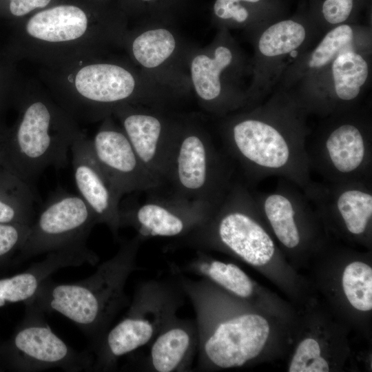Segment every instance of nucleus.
Listing matches in <instances>:
<instances>
[{
    "label": "nucleus",
    "instance_id": "nucleus-31",
    "mask_svg": "<svg viewBox=\"0 0 372 372\" xmlns=\"http://www.w3.org/2000/svg\"><path fill=\"white\" fill-rule=\"evenodd\" d=\"M260 0H216L214 5V12L215 15L221 19L225 12L231 6L240 4L241 1L251 3L258 2Z\"/></svg>",
    "mask_w": 372,
    "mask_h": 372
},
{
    "label": "nucleus",
    "instance_id": "nucleus-18",
    "mask_svg": "<svg viewBox=\"0 0 372 372\" xmlns=\"http://www.w3.org/2000/svg\"><path fill=\"white\" fill-rule=\"evenodd\" d=\"M45 258L12 276L0 278V308L25 304L36 294L42 282L57 271L84 264L95 265L98 255L87 244L73 246L46 254Z\"/></svg>",
    "mask_w": 372,
    "mask_h": 372
},
{
    "label": "nucleus",
    "instance_id": "nucleus-19",
    "mask_svg": "<svg viewBox=\"0 0 372 372\" xmlns=\"http://www.w3.org/2000/svg\"><path fill=\"white\" fill-rule=\"evenodd\" d=\"M230 48L219 44L206 48H191L187 70L191 91L200 107L207 112L221 114L231 108L223 96L222 74L231 65Z\"/></svg>",
    "mask_w": 372,
    "mask_h": 372
},
{
    "label": "nucleus",
    "instance_id": "nucleus-9",
    "mask_svg": "<svg viewBox=\"0 0 372 372\" xmlns=\"http://www.w3.org/2000/svg\"><path fill=\"white\" fill-rule=\"evenodd\" d=\"M97 218L79 196L59 190L41 207L30 226L20 263L41 254L87 244Z\"/></svg>",
    "mask_w": 372,
    "mask_h": 372
},
{
    "label": "nucleus",
    "instance_id": "nucleus-27",
    "mask_svg": "<svg viewBox=\"0 0 372 372\" xmlns=\"http://www.w3.org/2000/svg\"><path fill=\"white\" fill-rule=\"evenodd\" d=\"M30 225L0 223V273L20 265Z\"/></svg>",
    "mask_w": 372,
    "mask_h": 372
},
{
    "label": "nucleus",
    "instance_id": "nucleus-28",
    "mask_svg": "<svg viewBox=\"0 0 372 372\" xmlns=\"http://www.w3.org/2000/svg\"><path fill=\"white\" fill-rule=\"evenodd\" d=\"M353 39L352 28L348 25H340L324 37L313 52L309 61L311 68H320L327 65L339 54L351 50Z\"/></svg>",
    "mask_w": 372,
    "mask_h": 372
},
{
    "label": "nucleus",
    "instance_id": "nucleus-26",
    "mask_svg": "<svg viewBox=\"0 0 372 372\" xmlns=\"http://www.w3.org/2000/svg\"><path fill=\"white\" fill-rule=\"evenodd\" d=\"M342 287L351 304L360 311L372 309V269L364 262L348 265L342 275Z\"/></svg>",
    "mask_w": 372,
    "mask_h": 372
},
{
    "label": "nucleus",
    "instance_id": "nucleus-5",
    "mask_svg": "<svg viewBox=\"0 0 372 372\" xmlns=\"http://www.w3.org/2000/svg\"><path fill=\"white\" fill-rule=\"evenodd\" d=\"M72 125L43 101L28 104L16 128L0 137L2 166L34 187L49 167H65L79 136Z\"/></svg>",
    "mask_w": 372,
    "mask_h": 372
},
{
    "label": "nucleus",
    "instance_id": "nucleus-7",
    "mask_svg": "<svg viewBox=\"0 0 372 372\" xmlns=\"http://www.w3.org/2000/svg\"><path fill=\"white\" fill-rule=\"evenodd\" d=\"M184 296L176 280L152 279L139 283L124 316L92 351V371H114L121 358L148 346L176 316Z\"/></svg>",
    "mask_w": 372,
    "mask_h": 372
},
{
    "label": "nucleus",
    "instance_id": "nucleus-25",
    "mask_svg": "<svg viewBox=\"0 0 372 372\" xmlns=\"http://www.w3.org/2000/svg\"><path fill=\"white\" fill-rule=\"evenodd\" d=\"M304 28L292 20H285L268 28L261 35L258 48L266 56L282 55L298 48L305 39Z\"/></svg>",
    "mask_w": 372,
    "mask_h": 372
},
{
    "label": "nucleus",
    "instance_id": "nucleus-2",
    "mask_svg": "<svg viewBox=\"0 0 372 372\" xmlns=\"http://www.w3.org/2000/svg\"><path fill=\"white\" fill-rule=\"evenodd\" d=\"M223 139V149L238 165L249 187L278 176L302 190L312 180L305 134L299 123L238 116L225 124Z\"/></svg>",
    "mask_w": 372,
    "mask_h": 372
},
{
    "label": "nucleus",
    "instance_id": "nucleus-29",
    "mask_svg": "<svg viewBox=\"0 0 372 372\" xmlns=\"http://www.w3.org/2000/svg\"><path fill=\"white\" fill-rule=\"evenodd\" d=\"M352 8L353 0H325L322 13L327 22L338 24L348 19Z\"/></svg>",
    "mask_w": 372,
    "mask_h": 372
},
{
    "label": "nucleus",
    "instance_id": "nucleus-32",
    "mask_svg": "<svg viewBox=\"0 0 372 372\" xmlns=\"http://www.w3.org/2000/svg\"><path fill=\"white\" fill-rule=\"evenodd\" d=\"M142 1H144V2H151V1H153L154 0H141Z\"/></svg>",
    "mask_w": 372,
    "mask_h": 372
},
{
    "label": "nucleus",
    "instance_id": "nucleus-1",
    "mask_svg": "<svg viewBox=\"0 0 372 372\" xmlns=\"http://www.w3.org/2000/svg\"><path fill=\"white\" fill-rule=\"evenodd\" d=\"M143 241L137 234L121 240L116 253L84 280L59 283L48 278L28 302L45 314L56 312L73 322L89 340L92 352L128 303L125 285L138 269L136 258Z\"/></svg>",
    "mask_w": 372,
    "mask_h": 372
},
{
    "label": "nucleus",
    "instance_id": "nucleus-33",
    "mask_svg": "<svg viewBox=\"0 0 372 372\" xmlns=\"http://www.w3.org/2000/svg\"><path fill=\"white\" fill-rule=\"evenodd\" d=\"M1 161H0V165H1Z\"/></svg>",
    "mask_w": 372,
    "mask_h": 372
},
{
    "label": "nucleus",
    "instance_id": "nucleus-24",
    "mask_svg": "<svg viewBox=\"0 0 372 372\" xmlns=\"http://www.w3.org/2000/svg\"><path fill=\"white\" fill-rule=\"evenodd\" d=\"M335 92L342 101L354 100L360 94L369 74L364 58L351 50L339 54L332 64Z\"/></svg>",
    "mask_w": 372,
    "mask_h": 372
},
{
    "label": "nucleus",
    "instance_id": "nucleus-13",
    "mask_svg": "<svg viewBox=\"0 0 372 372\" xmlns=\"http://www.w3.org/2000/svg\"><path fill=\"white\" fill-rule=\"evenodd\" d=\"M190 48L175 30L159 25L141 30L130 44L142 72L180 98L191 91L187 70Z\"/></svg>",
    "mask_w": 372,
    "mask_h": 372
},
{
    "label": "nucleus",
    "instance_id": "nucleus-21",
    "mask_svg": "<svg viewBox=\"0 0 372 372\" xmlns=\"http://www.w3.org/2000/svg\"><path fill=\"white\" fill-rule=\"evenodd\" d=\"M87 18L79 8L61 5L41 11L28 21L26 30L32 37L48 42L77 39L86 31Z\"/></svg>",
    "mask_w": 372,
    "mask_h": 372
},
{
    "label": "nucleus",
    "instance_id": "nucleus-4",
    "mask_svg": "<svg viewBox=\"0 0 372 372\" xmlns=\"http://www.w3.org/2000/svg\"><path fill=\"white\" fill-rule=\"evenodd\" d=\"M234 163L196 120L180 116L165 185L171 194L198 201L214 210L235 180Z\"/></svg>",
    "mask_w": 372,
    "mask_h": 372
},
{
    "label": "nucleus",
    "instance_id": "nucleus-23",
    "mask_svg": "<svg viewBox=\"0 0 372 372\" xmlns=\"http://www.w3.org/2000/svg\"><path fill=\"white\" fill-rule=\"evenodd\" d=\"M34 188L0 165V223L31 225L35 216Z\"/></svg>",
    "mask_w": 372,
    "mask_h": 372
},
{
    "label": "nucleus",
    "instance_id": "nucleus-15",
    "mask_svg": "<svg viewBox=\"0 0 372 372\" xmlns=\"http://www.w3.org/2000/svg\"><path fill=\"white\" fill-rule=\"evenodd\" d=\"M321 214L338 218L347 232L364 234L372 218V182L311 181L302 189Z\"/></svg>",
    "mask_w": 372,
    "mask_h": 372
},
{
    "label": "nucleus",
    "instance_id": "nucleus-16",
    "mask_svg": "<svg viewBox=\"0 0 372 372\" xmlns=\"http://www.w3.org/2000/svg\"><path fill=\"white\" fill-rule=\"evenodd\" d=\"M74 183L79 195L94 213L98 223L105 224L118 238L121 196L96 161L91 142L81 134L71 147Z\"/></svg>",
    "mask_w": 372,
    "mask_h": 372
},
{
    "label": "nucleus",
    "instance_id": "nucleus-22",
    "mask_svg": "<svg viewBox=\"0 0 372 372\" xmlns=\"http://www.w3.org/2000/svg\"><path fill=\"white\" fill-rule=\"evenodd\" d=\"M172 269L197 276L242 298H249L254 292L252 281L241 269L212 258L203 251H196L181 267L174 265Z\"/></svg>",
    "mask_w": 372,
    "mask_h": 372
},
{
    "label": "nucleus",
    "instance_id": "nucleus-10",
    "mask_svg": "<svg viewBox=\"0 0 372 372\" xmlns=\"http://www.w3.org/2000/svg\"><path fill=\"white\" fill-rule=\"evenodd\" d=\"M306 149L311 171L315 170L323 180L372 182L371 138L359 124H335Z\"/></svg>",
    "mask_w": 372,
    "mask_h": 372
},
{
    "label": "nucleus",
    "instance_id": "nucleus-6",
    "mask_svg": "<svg viewBox=\"0 0 372 372\" xmlns=\"http://www.w3.org/2000/svg\"><path fill=\"white\" fill-rule=\"evenodd\" d=\"M173 271L176 273V280L190 300L196 314L197 369L204 371L241 366L258 355L264 347L260 344L262 325L257 314L242 313L223 318L200 279L193 280Z\"/></svg>",
    "mask_w": 372,
    "mask_h": 372
},
{
    "label": "nucleus",
    "instance_id": "nucleus-11",
    "mask_svg": "<svg viewBox=\"0 0 372 372\" xmlns=\"http://www.w3.org/2000/svg\"><path fill=\"white\" fill-rule=\"evenodd\" d=\"M141 204L120 205L121 228L129 227L143 240L150 238H178L201 224L213 211L208 205L176 196L157 194Z\"/></svg>",
    "mask_w": 372,
    "mask_h": 372
},
{
    "label": "nucleus",
    "instance_id": "nucleus-3",
    "mask_svg": "<svg viewBox=\"0 0 372 372\" xmlns=\"http://www.w3.org/2000/svg\"><path fill=\"white\" fill-rule=\"evenodd\" d=\"M260 215L250 187L235 180L211 214L187 234L173 239L167 249H224L252 265H263L271 259L276 247L260 223Z\"/></svg>",
    "mask_w": 372,
    "mask_h": 372
},
{
    "label": "nucleus",
    "instance_id": "nucleus-8",
    "mask_svg": "<svg viewBox=\"0 0 372 372\" xmlns=\"http://www.w3.org/2000/svg\"><path fill=\"white\" fill-rule=\"evenodd\" d=\"M25 315L9 339L0 344V364L14 371L32 372L58 368L76 372L92 371L94 355L77 351L57 335L45 313L28 302Z\"/></svg>",
    "mask_w": 372,
    "mask_h": 372
},
{
    "label": "nucleus",
    "instance_id": "nucleus-30",
    "mask_svg": "<svg viewBox=\"0 0 372 372\" xmlns=\"http://www.w3.org/2000/svg\"><path fill=\"white\" fill-rule=\"evenodd\" d=\"M51 0H10L11 13L17 17L25 15L35 8L45 7Z\"/></svg>",
    "mask_w": 372,
    "mask_h": 372
},
{
    "label": "nucleus",
    "instance_id": "nucleus-14",
    "mask_svg": "<svg viewBox=\"0 0 372 372\" xmlns=\"http://www.w3.org/2000/svg\"><path fill=\"white\" fill-rule=\"evenodd\" d=\"M99 164L123 196L160 190L163 182L143 165L122 128L107 119L90 141Z\"/></svg>",
    "mask_w": 372,
    "mask_h": 372
},
{
    "label": "nucleus",
    "instance_id": "nucleus-12",
    "mask_svg": "<svg viewBox=\"0 0 372 372\" xmlns=\"http://www.w3.org/2000/svg\"><path fill=\"white\" fill-rule=\"evenodd\" d=\"M114 112L141 162L165 185L180 116L164 109L130 104L118 106Z\"/></svg>",
    "mask_w": 372,
    "mask_h": 372
},
{
    "label": "nucleus",
    "instance_id": "nucleus-17",
    "mask_svg": "<svg viewBox=\"0 0 372 372\" xmlns=\"http://www.w3.org/2000/svg\"><path fill=\"white\" fill-rule=\"evenodd\" d=\"M251 191L278 240L287 248L298 247L302 238L300 223L309 221L314 216L313 206L303 191L282 178L273 191Z\"/></svg>",
    "mask_w": 372,
    "mask_h": 372
},
{
    "label": "nucleus",
    "instance_id": "nucleus-20",
    "mask_svg": "<svg viewBox=\"0 0 372 372\" xmlns=\"http://www.w3.org/2000/svg\"><path fill=\"white\" fill-rule=\"evenodd\" d=\"M198 343L196 321L176 316L148 345L144 369L155 372L189 371Z\"/></svg>",
    "mask_w": 372,
    "mask_h": 372
}]
</instances>
